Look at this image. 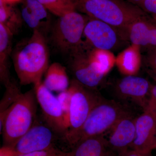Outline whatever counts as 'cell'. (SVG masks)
Returning a JSON list of instances; mask_svg holds the SVG:
<instances>
[{"label": "cell", "mask_w": 156, "mask_h": 156, "mask_svg": "<svg viewBox=\"0 0 156 156\" xmlns=\"http://www.w3.org/2000/svg\"><path fill=\"white\" fill-rule=\"evenodd\" d=\"M49 53L45 35L33 30L30 38L20 43L13 54L14 69L22 85H35L49 67Z\"/></svg>", "instance_id": "6da1fadb"}, {"label": "cell", "mask_w": 156, "mask_h": 156, "mask_svg": "<svg viewBox=\"0 0 156 156\" xmlns=\"http://www.w3.org/2000/svg\"><path fill=\"white\" fill-rule=\"evenodd\" d=\"M76 9L116 29L128 30L132 23L147 15L138 6L124 0H79Z\"/></svg>", "instance_id": "7a4b0ae2"}, {"label": "cell", "mask_w": 156, "mask_h": 156, "mask_svg": "<svg viewBox=\"0 0 156 156\" xmlns=\"http://www.w3.org/2000/svg\"><path fill=\"white\" fill-rule=\"evenodd\" d=\"M131 114L122 105L103 98L92 110L81 128L62 139L72 149L83 140L104 134L123 117Z\"/></svg>", "instance_id": "3957f363"}, {"label": "cell", "mask_w": 156, "mask_h": 156, "mask_svg": "<svg viewBox=\"0 0 156 156\" xmlns=\"http://www.w3.org/2000/svg\"><path fill=\"white\" fill-rule=\"evenodd\" d=\"M34 89L21 93L7 112L0 128L5 146L12 147L34 125L36 115Z\"/></svg>", "instance_id": "277c9868"}, {"label": "cell", "mask_w": 156, "mask_h": 156, "mask_svg": "<svg viewBox=\"0 0 156 156\" xmlns=\"http://www.w3.org/2000/svg\"><path fill=\"white\" fill-rule=\"evenodd\" d=\"M88 21L76 10L59 17L52 28L51 39L53 45L62 53L72 54L83 44L82 36Z\"/></svg>", "instance_id": "5b68a950"}, {"label": "cell", "mask_w": 156, "mask_h": 156, "mask_svg": "<svg viewBox=\"0 0 156 156\" xmlns=\"http://www.w3.org/2000/svg\"><path fill=\"white\" fill-rule=\"evenodd\" d=\"M69 87L72 95L67 130L62 138L79 130L92 110L103 98L96 89L85 87L75 79L71 81Z\"/></svg>", "instance_id": "8992f818"}, {"label": "cell", "mask_w": 156, "mask_h": 156, "mask_svg": "<svg viewBox=\"0 0 156 156\" xmlns=\"http://www.w3.org/2000/svg\"><path fill=\"white\" fill-rule=\"evenodd\" d=\"M92 49L84 42L80 49L70 55V66L78 82L85 87L96 89L106 73L93 57Z\"/></svg>", "instance_id": "52a82bcc"}, {"label": "cell", "mask_w": 156, "mask_h": 156, "mask_svg": "<svg viewBox=\"0 0 156 156\" xmlns=\"http://www.w3.org/2000/svg\"><path fill=\"white\" fill-rule=\"evenodd\" d=\"M34 89L47 125L56 133L63 136L67 131V124L57 97L45 87L42 81L34 85Z\"/></svg>", "instance_id": "ba28073f"}, {"label": "cell", "mask_w": 156, "mask_h": 156, "mask_svg": "<svg viewBox=\"0 0 156 156\" xmlns=\"http://www.w3.org/2000/svg\"><path fill=\"white\" fill-rule=\"evenodd\" d=\"M55 133L48 125L39 124L35 121L30 129L11 147L17 155L47 150L54 147Z\"/></svg>", "instance_id": "9c48e42d"}, {"label": "cell", "mask_w": 156, "mask_h": 156, "mask_svg": "<svg viewBox=\"0 0 156 156\" xmlns=\"http://www.w3.org/2000/svg\"><path fill=\"white\" fill-rule=\"evenodd\" d=\"M135 136L131 148L145 156L154 150L156 134V112L150 104L135 118Z\"/></svg>", "instance_id": "30bf717a"}, {"label": "cell", "mask_w": 156, "mask_h": 156, "mask_svg": "<svg viewBox=\"0 0 156 156\" xmlns=\"http://www.w3.org/2000/svg\"><path fill=\"white\" fill-rule=\"evenodd\" d=\"M152 86L145 78L130 75L117 82L114 91L119 99L132 101L144 110L148 104Z\"/></svg>", "instance_id": "8fae6325"}, {"label": "cell", "mask_w": 156, "mask_h": 156, "mask_svg": "<svg viewBox=\"0 0 156 156\" xmlns=\"http://www.w3.org/2000/svg\"><path fill=\"white\" fill-rule=\"evenodd\" d=\"M117 31L105 23L91 18L86 24L83 34L92 48L108 51L114 50L119 45L120 35Z\"/></svg>", "instance_id": "7c38bea8"}, {"label": "cell", "mask_w": 156, "mask_h": 156, "mask_svg": "<svg viewBox=\"0 0 156 156\" xmlns=\"http://www.w3.org/2000/svg\"><path fill=\"white\" fill-rule=\"evenodd\" d=\"M135 118L131 114L123 117L111 129L107 145L119 156L131 148L135 136Z\"/></svg>", "instance_id": "4fadbf2b"}, {"label": "cell", "mask_w": 156, "mask_h": 156, "mask_svg": "<svg viewBox=\"0 0 156 156\" xmlns=\"http://www.w3.org/2000/svg\"><path fill=\"white\" fill-rule=\"evenodd\" d=\"M148 15L135 20L127 30L130 41L146 52L156 49V23Z\"/></svg>", "instance_id": "5bb4252c"}, {"label": "cell", "mask_w": 156, "mask_h": 156, "mask_svg": "<svg viewBox=\"0 0 156 156\" xmlns=\"http://www.w3.org/2000/svg\"><path fill=\"white\" fill-rule=\"evenodd\" d=\"M48 11L37 0H24L21 14L23 21L44 35L50 29L51 20Z\"/></svg>", "instance_id": "9a60e30c"}, {"label": "cell", "mask_w": 156, "mask_h": 156, "mask_svg": "<svg viewBox=\"0 0 156 156\" xmlns=\"http://www.w3.org/2000/svg\"><path fill=\"white\" fill-rule=\"evenodd\" d=\"M13 36L5 26L0 23V80L5 87L11 81L9 62L12 52Z\"/></svg>", "instance_id": "2e32d148"}, {"label": "cell", "mask_w": 156, "mask_h": 156, "mask_svg": "<svg viewBox=\"0 0 156 156\" xmlns=\"http://www.w3.org/2000/svg\"><path fill=\"white\" fill-rule=\"evenodd\" d=\"M107 147V140L102 134L81 140L70 154V156H106Z\"/></svg>", "instance_id": "e0dca14e"}, {"label": "cell", "mask_w": 156, "mask_h": 156, "mask_svg": "<svg viewBox=\"0 0 156 156\" xmlns=\"http://www.w3.org/2000/svg\"><path fill=\"white\" fill-rule=\"evenodd\" d=\"M45 87L51 92H60L69 88V79L66 69L58 62H54L49 66L45 73Z\"/></svg>", "instance_id": "ac0fdd59"}, {"label": "cell", "mask_w": 156, "mask_h": 156, "mask_svg": "<svg viewBox=\"0 0 156 156\" xmlns=\"http://www.w3.org/2000/svg\"><path fill=\"white\" fill-rule=\"evenodd\" d=\"M13 5L0 0V23L14 35L20 31L23 20L21 12Z\"/></svg>", "instance_id": "d6986e66"}, {"label": "cell", "mask_w": 156, "mask_h": 156, "mask_svg": "<svg viewBox=\"0 0 156 156\" xmlns=\"http://www.w3.org/2000/svg\"><path fill=\"white\" fill-rule=\"evenodd\" d=\"M49 12L58 16H63L76 10V4L70 0H37Z\"/></svg>", "instance_id": "ffe728a7"}, {"label": "cell", "mask_w": 156, "mask_h": 156, "mask_svg": "<svg viewBox=\"0 0 156 156\" xmlns=\"http://www.w3.org/2000/svg\"><path fill=\"white\" fill-rule=\"evenodd\" d=\"M5 87V92L0 105V127L2 126L8 110L21 93L17 84L12 81Z\"/></svg>", "instance_id": "44dd1931"}, {"label": "cell", "mask_w": 156, "mask_h": 156, "mask_svg": "<svg viewBox=\"0 0 156 156\" xmlns=\"http://www.w3.org/2000/svg\"><path fill=\"white\" fill-rule=\"evenodd\" d=\"M72 95V90L69 87L67 90L59 92V94L56 96L61 105L62 109L64 114L65 119L67 124V127L71 101Z\"/></svg>", "instance_id": "7402d4cb"}, {"label": "cell", "mask_w": 156, "mask_h": 156, "mask_svg": "<svg viewBox=\"0 0 156 156\" xmlns=\"http://www.w3.org/2000/svg\"><path fill=\"white\" fill-rule=\"evenodd\" d=\"M143 63L148 73L156 82V49L147 52Z\"/></svg>", "instance_id": "603a6c76"}, {"label": "cell", "mask_w": 156, "mask_h": 156, "mask_svg": "<svg viewBox=\"0 0 156 156\" xmlns=\"http://www.w3.org/2000/svg\"><path fill=\"white\" fill-rule=\"evenodd\" d=\"M17 156H70V152H66L53 147L47 150L34 152Z\"/></svg>", "instance_id": "cb8c5ba5"}, {"label": "cell", "mask_w": 156, "mask_h": 156, "mask_svg": "<svg viewBox=\"0 0 156 156\" xmlns=\"http://www.w3.org/2000/svg\"><path fill=\"white\" fill-rule=\"evenodd\" d=\"M140 8L146 13L151 14L156 20V0H147L141 4Z\"/></svg>", "instance_id": "d4e9b609"}, {"label": "cell", "mask_w": 156, "mask_h": 156, "mask_svg": "<svg viewBox=\"0 0 156 156\" xmlns=\"http://www.w3.org/2000/svg\"><path fill=\"white\" fill-rule=\"evenodd\" d=\"M17 154L11 147L4 146L0 150V156H17Z\"/></svg>", "instance_id": "484cf974"}, {"label": "cell", "mask_w": 156, "mask_h": 156, "mask_svg": "<svg viewBox=\"0 0 156 156\" xmlns=\"http://www.w3.org/2000/svg\"><path fill=\"white\" fill-rule=\"evenodd\" d=\"M148 104L154 108L156 112V83L153 85L151 90V97Z\"/></svg>", "instance_id": "4316f807"}, {"label": "cell", "mask_w": 156, "mask_h": 156, "mask_svg": "<svg viewBox=\"0 0 156 156\" xmlns=\"http://www.w3.org/2000/svg\"><path fill=\"white\" fill-rule=\"evenodd\" d=\"M120 156H145L142 154L134 150L131 149V150H128L126 151L124 154L121 155Z\"/></svg>", "instance_id": "83f0119b"}, {"label": "cell", "mask_w": 156, "mask_h": 156, "mask_svg": "<svg viewBox=\"0 0 156 156\" xmlns=\"http://www.w3.org/2000/svg\"><path fill=\"white\" fill-rule=\"evenodd\" d=\"M146 1L147 0H127L129 2L132 3L135 5L138 6V7Z\"/></svg>", "instance_id": "f1b7e54d"}, {"label": "cell", "mask_w": 156, "mask_h": 156, "mask_svg": "<svg viewBox=\"0 0 156 156\" xmlns=\"http://www.w3.org/2000/svg\"><path fill=\"white\" fill-rule=\"evenodd\" d=\"M5 2L9 3V4H14L15 3L19 2L21 0H2Z\"/></svg>", "instance_id": "f546056e"}, {"label": "cell", "mask_w": 156, "mask_h": 156, "mask_svg": "<svg viewBox=\"0 0 156 156\" xmlns=\"http://www.w3.org/2000/svg\"><path fill=\"white\" fill-rule=\"evenodd\" d=\"M156 149V134L155 138L154 144V150Z\"/></svg>", "instance_id": "4dcf8cb0"}, {"label": "cell", "mask_w": 156, "mask_h": 156, "mask_svg": "<svg viewBox=\"0 0 156 156\" xmlns=\"http://www.w3.org/2000/svg\"><path fill=\"white\" fill-rule=\"evenodd\" d=\"M70 1H72L73 2L75 3L76 4V3L79 0H70Z\"/></svg>", "instance_id": "1f68e13d"}]
</instances>
